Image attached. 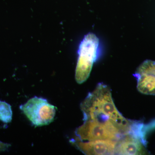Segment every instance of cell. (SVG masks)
<instances>
[{"label":"cell","instance_id":"277c9868","mask_svg":"<svg viewBox=\"0 0 155 155\" xmlns=\"http://www.w3.org/2000/svg\"><path fill=\"white\" fill-rule=\"evenodd\" d=\"M31 122L36 126L49 125L54 121L56 114L55 107L45 98L34 97L24 104L20 106Z\"/></svg>","mask_w":155,"mask_h":155},{"label":"cell","instance_id":"6da1fadb","mask_svg":"<svg viewBox=\"0 0 155 155\" xmlns=\"http://www.w3.org/2000/svg\"><path fill=\"white\" fill-rule=\"evenodd\" d=\"M84 120H96L110 122L119 127L124 134L128 133L131 124L116 108L112 98L110 90L104 84H98L96 88L89 94L81 103Z\"/></svg>","mask_w":155,"mask_h":155},{"label":"cell","instance_id":"7a4b0ae2","mask_svg":"<svg viewBox=\"0 0 155 155\" xmlns=\"http://www.w3.org/2000/svg\"><path fill=\"white\" fill-rule=\"evenodd\" d=\"M99 41L95 35L87 34L79 45L78 58L75 70V80L79 84L87 80L93 65L96 60Z\"/></svg>","mask_w":155,"mask_h":155},{"label":"cell","instance_id":"3957f363","mask_svg":"<svg viewBox=\"0 0 155 155\" xmlns=\"http://www.w3.org/2000/svg\"><path fill=\"white\" fill-rule=\"evenodd\" d=\"M76 138L81 141L97 140H118L122 135V130L114 123L96 120H84L83 125L75 131Z\"/></svg>","mask_w":155,"mask_h":155},{"label":"cell","instance_id":"8992f818","mask_svg":"<svg viewBox=\"0 0 155 155\" xmlns=\"http://www.w3.org/2000/svg\"><path fill=\"white\" fill-rule=\"evenodd\" d=\"M117 141L97 140L84 141L75 138L72 142L78 150L85 155H114L115 154Z\"/></svg>","mask_w":155,"mask_h":155},{"label":"cell","instance_id":"5b68a950","mask_svg":"<svg viewBox=\"0 0 155 155\" xmlns=\"http://www.w3.org/2000/svg\"><path fill=\"white\" fill-rule=\"evenodd\" d=\"M134 76L137 79L139 91L155 95V61H144L137 69Z\"/></svg>","mask_w":155,"mask_h":155},{"label":"cell","instance_id":"ba28073f","mask_svg":"<svg viewBox=\"0 0 155 155\" xmlns=\"http://www.w3.org/2000/svg\"><path fill=\"white\" fill-rule=\"evenodd\" d=\"M12 113L11 106L6 102L0 101V120L8 123L12 121Z\"/></svg>","mask_w":155,"mask_h":155},{"label":"cell","instance_id":"9c48e42d","mask_svg":"<svg viewBox=\"0 0 155 155\" xmlns=\"http://www.w3.org/2000/svg\"><path fill=\"white\" fill-rule=\"evenodd\" d=\"M9 146H10V145L4 143L0 142V151H1L5 150Z\"/></svg>","mask_w":155,"mask_h":155},{"label":"cell","instance_id":"52a82bcc","mask_svg":"<svg viewBox=\"0 0 155 155\" xmlns=\"http://www.w3.org/2000/svg\"><path fill=\"white\" fill-rule=\"evenodd\" d=\"M116 142L115 154L144 155L147 152L144 143L138 137L127 134Z\"/></svg>","mask_w":155,"mask_h":155}]
</instances>
